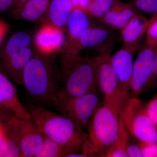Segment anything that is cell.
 Returning <instances> with one entry per match:
<instances>
[{"label": "cell", "mask_w": 157, "mask_h": 157, "mask_svg": "<svg viewBox=\"0 0 157 157\" xmlns=\"http://www.w3.org/2000/svg\"><path fill=\"white\" fill-rule=\"evenodd\" d=\"M112 47L113 45L108 46L93 58L63 53L58 98L97 91L98 70L102 62L110 56Z\"/></svg>", "instance_id": "obj_1"}, {"label": "cell", "mask_w": 157, "mask_h": 157, "mask_svg": "<svg viewBox=\"0 0 157 157\" xmlns=\"http://www.w3.org/2000/svg\"><path fill=\"white\" fill-rule=\"evenodd\" d=\"M25 107L31 120L44 137L59 144L68 152L82 153L88 133L70 120L33 103Z\"/></svg>", "instance_id": "obj_2"}, {"label": "cell", "mask_w": 157, "mask_h": 157, "mask_svg": "<svg viewBox=\"0 0 157 157\" xmlns=\"http://www.w3.org/2000/svg\"><path fill=\"white\" fill-rule=\"evenodd\" d=\"M27 94L39 106L56 107L60 91L58 75L48 56L35 53L26 66L22 78Z\"/></svg>", "instance_id": "obj_3"}, {"label": "cell", "mask_w": 157, "mask_h": 157, "mask_svg": "<svg viewBox=\"0 0 157 157\" xmlns=\"http://www.w3.org/2000/svg\"><path fill=\"white\" fill-rule=\"evenodd\" d=\"M89 124L87 140L82 153L88 157H103L105 150L117 139L120 132L121 111L103 102Z\"/></svg>", "instance_id": "obj_4"}, {"label": "cell", "mask_w": 157, "mask_h": 157, "mask_svg": "<svg viewBox=\"0 0 157 157\" xmlns=\"http://www.w3.org/2000/svg\"><path fill=\"white\" fill-rule=\"evenodd\" d=\"M143 102L132 97L121 111L123 122L130 135L140 143H157V124L147 114Z\"/></svg>", "instance_id": "obj_5"}, {"label": "cell", "mask_w": 157, "mask_h": 157, "mask_svg": "<svg viewBox=\"0 0 157 157\" xmlns=\"http://www.w3.org/2000/svg\"><path fill=\"white\" fill-rule=\"evenodd\" d=\"M96 92L76 97L59 98L56 108L59 114L71 121L76 127L83 130L101 105Z\"/></svg>", "instance_id": "obj_6"}, {"label": "cell", "mask_w": 157, "mask_h": 157, "mask_svg": "<svg viewBox=\"0 0 157 157\" xmlns=\"http://www.w3.org/2000/svg\"><path fill=\"white\" fill-rule=\"evenodd\" d=\"M4 128L5 133L19 144L23 157H36L42 149L44 136L32 121L19 118L15 116L8 117Z\"/></svg>", "instance_id": "obj_7"}, {"label": "cell", "mask_w": 157, "mask_h": 157, "mask_svg": "<svg viewBox=\"0 0 157 157\" xmlns=\"http://www.w3.org/2000/svg\"><path fill=\"white\" fill-rule=\"evenodd\" d=\"M98 85L104 96V102L117 108L121 112L132 97L121 84L113 67L111 56L102 62L98 70Z\"/></svg>", "instance_id": "obj_8"}, {"label": "cell", "mask_w": 157, "mask_h": 157, "mask_svg": "<svg viewBox=\"0 0 157 157\" xmlns=\"http://www.w3.org/2000/svg\"><path fill=\"white\" fill-rule=\"evenodd\" d=\"M90 26L76 42L63 47V53L78 55L83 49L112 45L116 35L107 26Z\"/></svg>", "instance_id": "obj_9"}, {"label": "cell", "mask_w": 157, "mask_h": 157, "mask_svg": "<svg viewBox=\"0 0 157 157\" xmlns=\"http://www.w3.org/2000/svg\"><path fill=\"white\" fill-rule=\"evenodd\" d=\"M156 47L145 44L134 62L131 90L132 97L137 98L145 90L152 72Z\"/></svg>", "instance_id": "obj_10"}, {"label": "cell", "mask_w": 157, "mask_h": 157, "mask_svg": "<svg viewBox=\"0 0 157 157\" xmlns=\"http://www.w3.org/2000/svg\"><path fill=\"white\" fill-rule=\"evenodd\" d=\"M34 44L38 52L49 56L63 47V32L62 29L45 23L36 34Z\"/></svg>", "instance_id": "obj_11"}, {"label": "cell", "mask_w": 157, "mask_h": 157, "mask_svg": "<svg viewBox=\"0 0 157 157\" xmlns=\"http://www.w3.org/2000/svg\"><path fill=\"white\" fill-rule=\"evenodd\" d=\"M136 51L123 45L112 56L111 62L121 84L127 90H131L134 54Z\"/></svg>", "instance_id": "obj_12"}, {"label": "cell", "mask_w": 157, "mask_h": 157, "mask_svg": "<svg viewBox=\"0 0 157 157\" xmlns=\"http://www.w3.org/2000/svg\"><path fill=\"white\" fill-rule=\"evenodd\" d=\"M10 79L0 70V94L5 107L16 117L32 121L25 106L20 101L16 89Z\"/></svg>", "instance_id": "obj_13"}, {"label": "cell", "mask_w": 157, "mask_h": 157, "mask_svg": "<svg viewBox=\"0 0 157 157\" xmlns=\"http://www.w3.org/2000/svg\"><path fill=\"white\" fill-rule=\"evenodd\" d=\"M35 53L31 47L0 60L1 71L10 79L22 86L23 73Z\"/></svg>", "instance_id": "obj_14"}, {"label": "cell", "mask_w": 157, "mask_h": 157, "mask_svg": "<svg viewBox=\"0 0 157 157\" xmlns=\"http://www.w3.org/2000/svg\"><path fill=\"white\" fill-rule=\"evenodd\" d=\"M140 12L130 2L119 1L98 21L114 30L121 31Z\"/></svg>", "instance_id": "obj_15"}, {"label": "cell", "mask_w": 157, "mask_h": 157, "mask_svg": "<svg viewBox=\"0 0 157 157\" xmlns=\"http://www.w3.org/2000/svg\"><path fill=\"white\" fill-rule=\"evenodd\" d=\"M148 24V21L140 12L136 14L121 30V39L123 45L130 46L136 51L138 50L140 42L146 33Z\"/></svg>", "instance_id": "obj_16"}, {"label": "cell", "mask_w": 157, "mask_h": 157, "mask_svg": "<svg viewBox=\"0 0 157 157\" xmlns=\"http://www.w3.org/2000/svg\"><path fill=\"white\" fill-rule=\"evenodd\" d=\"M90 15L85 9L73 8L66 26L67 30V40L63 46L76 42L85 31L90 26Z\"/></svg>", "instance_id": "obj_17"}, {"label": "cell", "mask_w": 157, "mask_h": 157, "mask_svg": "<svg viewBox=\"0 0 157 157\" xmlns=\"http://www.w3.org/2000/svg\"><path fill=\"white\" fill-rule=\"evenodd\" d=\"M50 1V0H29L19 8L12 9L11 15L17 19L36 21L46 14Z\"/></svg>", "instance_id": "obj_18"}, {"label": "cell", "mask_w": 157, "mask_h": 157, "mask_svg": "<svg viewBox=\"0 0 157 157\" xmlns=\"http://www.w3.org/2000/svg\"><path fill=\"white\" fill-rule=\"evenodd\" d=\"M73 9L71 0H50L45 23L61 29L64 27Z\"/></svg>", "instance_id": "obj_19"}, {"label": "cell", "mask_w": 157, "mask_h": 157, "mask_svg": "<svg viewBox=\"0 0 157 157\" xmlns=\"http://www.w3.org/2000/svg\"><path fill=\"white\" fill-rule=\"evenodd\" d=\"M32 38L25 32H20L12 35L2 51L0 52V60L7 58L31 47Z\"/></svg>", "instance_id": "obj_20"}, {"label": "cell", "mask_w": 157, "mask_h": 157, "mask_svg": "<svg viewBox=\"0 0 157 157\" xmlns=\"http://www.w3.org/2000/svg\"><path fill=\"white\" fill-rule=\"evenodd\" d=\"M129 135L130 134L121 119L119 137L114 143L105 150L103 157H128L127 149Z\"/></svg>", "instance_id": "obj_21"}, {"label": "cell", "mask_w": 157, "mask_h": 157, "mask_svg": "<svg viewBox=\"0 0 157 157\" xmlns=\"http://www.w3.org/2000/svg\"><path fill=\"white\" fill-rule=\"evenodd\" d=\"M120 0H91L87 9L88 13L99 20L118 2Z\"/></svg>", "instance_id": "obj_22"}, {"label": "cell", "mask_w": 157, "mask_h": 157, "mask_svg": "<svg viewBox=\"0 0 157 157\" xmlns=\"http://www.w3.org/2000/svg\"><path fill=\"white\" fill-rule=\"evenodd\" d=\"M69 153L59 144L44 137L42 149L36 157H67Z\"/></svg>", "instance_id": "obj_23"}, {"label": "cell", "mask_w": 157, "mask_h": 157, "mask_svg": "<svg viewBox=\"0 0 157 157\" xmlns=\"http://www.w3.org/2000/svg\"><path fill=\"white\" fill-rule=\"evenodd\" d=\"M5 134V140L0 146V157H23L18 142L10 135Z\"/></svg>", "instance_id": "obj_24"}, {"label": "cell", "mask_w": 157, "mask_h": 157, "mask_svg": "<svg viewBox=\"0 0 157 157\" xmlns=\"http://www.w3.org/2000/svg\"><path fill=\"white\" fill-rule=\"evenodd\" d=\"M130 3L139 11L157 14V0H130Z\"/></svg>", "instance_id": "obj_25"}, {"label": "cell", "mask_w": 157, "mask_h": 157, "mask_svg": "<svg viewBox=\"0 0 157 157\" xmlns=\"http://www.w3.org/2000/svg\"><path fill=\"white\" fill-rule=\"evenodd\" d=\"M146 44L151 46H157V14H154L148 21L146 31Z\"/></svg>", "instance_id": "obj_26"}, {"label": "cell", "mask_w": 157, "mask_h": 157, "mask_svg": "<svg viewBox=\"0 0 157 157\" xmlns=\"http://www.w3.org/2000/svg\"><path fill=\"white\" fill-rule=\"evenodd\" d=\"M144 109L149 117L157 124V93L144 104Z\"/></svg>", "instance_id": "obj_27"}, {"label": "cell", "mask_w": 157, "mask_h": 157, "mask_svg": "<svg viewBox=\"0 0 157 157\" xmlns=\"http://www.w3.org/2000/svg\"><path fill=\"white\" fill-rule=\"evenodd\" d=\"M143 157H157V143L138 144Z\"/></svg>", "instance_id": "obj_28"}, {"label": "cell", "mask_w": 157, "mask_h": 157, "mask_svg": "<svg viewBox=\"0 0 157 157\" xmlns=\"http://www.w3.org/2000/svg\"><path fill=\"white\" fill-rule=\"evenodd\" d=\"M157 83V46L156 48L155 53L154 63L153 68L151 76L147 84L145 89L155 87V85Z\"/></svg>", "instance_id": "obj_29"}, {"label": "cell", "mask_w": 157, "mask_h": 157, "mask_svg": "<svg viewBox=\"0 0 157 157\" xmlns=\"http://www.w3.org/2000/svg\"><path fill=\"white\" fill-rule=\"evenodd\" d=\"M127 150L128 157H143L138 144L130 143L129 140Z\"/></svg>", "instance_id": "obj_30"}, {"label": "cell", "mask_w": 157, "mask_h": 157, "mask_svg": "<svg viewBox=\"0 0 157 157\" xmlns=\"http://www.w3.org/2000/svg\"><path fill=\"white\" fill-rule=\"evenodd\" d=\"M10 26L6 21L0 19V44L9 30Z\"/></svg>", "instance_id": "obj_31"}, {"label": "cell", "mask_w": 157, "mask_h": 157, "mask_svg": "<svg viewBox=\"0 0 157 157\" xmlns=\"http://www.w3.org/2000/svg\"><path fill=\"white\" fill-rule=\"evenodd\" d=\"M91 0H71L73 8H79L85 9L89 6Z\"/></svg>", "instance_id": "obj_32"}, {"label": "cell", "mask_w": 157, "mask_h": 157, "mask_svg": "<svg viewBox=\"0 0 157 157\" xmlns=\"http://www.w3.org/2000/svg\"><path fill=\"white\" fill-rule=\"evenodd\" d=\"M14 0H0V13L9 10L13 6Z\"/></svg>", "instance_id": "obj_33"}, {"label": "cell", "mask_w": 157, "mask_h": 157, "mask_svg": "<svg viewBox=\"0 0 157 157\" xmlns=\"http://www.w3.org/2000/svg\"><path fill=\"white\" fill-rule=\"evenodd\" d=\"M29 1V0H14V4L12 6L13 8V9L19 8Z\"/></svg>", "instance_id": "obj_34"}, {"label": "cell", "mask_w": 157, "mask_h": 157, "mask_svg": "<svg viewBox=\"0 0 157 157\" xmlns=\"http://www.w3.org/2000/svg\"><path fill=\"white\" fill-rule=\"evenodd\" d=\"M6 138V134L4 128L2 124H0V146L3 143Z\"/></svg>", "instance_id": "obj_35"}, {"label": "cell", "mask_w": 157, "mask_h": 157, "mask_svg": "<svg viewBox=\"0 0 157 157\" xmlns=\"http://www.w3.org/2000/svg\"><path fill=\"white\" fill-rule=\"evenodd\" d=\"M0 109H6V110H7L6 109V107H5V106H4L1 94H0Z\"/></svg>", "instance_id": "obj_36"}, {"label": "cell", "mask_w": 157, "mask_h": 157, "mask_svg": "<svg viewBox=\"0 0 157 157\" xmlns=\"http://www.w3.org/2000/svg\"><path fill=\"white\" fill-rule=\"evenodd\" d=\"M155 87L156 88H157V83H156V84L155 85Z\"/></svg>", "instance_id": "obj_37"}, {"label": "cell", "mask_w": 157, "mask_h": 157, "mask_svg": "<svg viewBox=\"0 0 157 157\" xmlns=\"http://www.w3.org/2000/svg\"><path fill=\"white\" fill-rule=\"evenodd\" d=\"M0 124H2V123H1V118H0Z\"/></svg>", "instance_id": "obj_38"}]
</instances>
